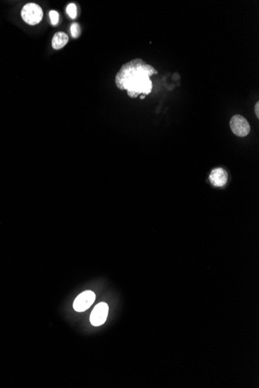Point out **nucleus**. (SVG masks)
<instances>
[{"label":"nucleus","mask_w":259,"mask_h":388,"mask_svg":"<svg viewBox=\"0 0 259 388\" xmlns=\"http://www.w3.org/2000/svg\"><path fill=\"white\" fill-rule=\"evenodd\" d=\"M158 71L143 60L136 58L124 64L116 75V86L120 90H126L131 98L142 94L146 96L152 91L151 77Z\"/></svg>","instance_id":"obj_1"},{"label":"nucleus","mask_w":259,"mask_h":388,"mask_svg":"<svg viewBox=\"0 0 259 388\" xmlns=\"http://www.w3.org/2000/svg\"><path fill=\"white\" fill-rule=\"evenodd\" d=\"M230 128L232 132L240 137H245L251 131L248 120L241 115H235L230 119Z\"/></svg>","instance_id":"obj_3"},{"label":"nucleus","mask_w":259,"mask_h":388,"mask_svg":"<svg viewBox=\"0 0 259 388\" xmlns=\"http://www.w3.org/2000/svg\"><path fill=\"white\" fill-rule=\"evenodd\" d=\"M254 112H255L256 116H257V118L259 117V102L257 101V104H255V107H254Z\"/></svg>","instance_id":"obj_11"},{"label":"nucleus","mask_w":259,"mask_h":388,"mask_svg":"<svg viewBox=\"0 0 259 388\" xmlns=\"http://www.w3.org/2000/svg\"><path fill=\"white\" fill-rule=\"evenodd\" d=\"M67 13L71 19H75L77 16V7L75 4H68L66 9Z\"/></svg>","instance_id":"obj_9"},{"label":"nucleus","mask_w":259,"mask_h":388,"mask_svg":"<svg viewBox=\"0 0 259 388\" xmlns=\"http://www.w3.org/2000/svg\"><path fill=\"white\" fill-rule=\"evenodd\" d=\"M96 299V295L91 291H86L80 294L73 303V308L78 313L86 311L90 308Z\"/></svg>","instance_id":"obj_4"},{"label":"nucleus","mask_w":259,"mask_h":388,"mask_svg":"<svg viewBox=\"0 0 259 388\" xmlns=\"http://www.w3.org/2000/svg\"><path fill=\"white\" fill-rule=\"evenodd\" d=\"M68 42V37L65 33L58 32L54 35L51 45L55 50L63 48Z\"/></svg>","instance_id":"obj_7"},{"label":"nucleus","mask_w":259,"mask_h":388,"mask_svg":"<svg viewBox=\"0 0 259 388\" xmlns=\"http://www.w3.org/2000/svg\"><path fill=\"white\" fill-rule=\"evenodd\" d=\"M109 306L107 303L101 302L93 308L90 316L91 324L94 326L102 325L107 321Z\"/></svg>","instance_id":"obj_5"},{"label":"nucleus","mask_w":259,"mask_h":388,"mask_svg":"<svg viewBox=\"0 0 259 388\" xmlns=\"http://www.w3.org/2000/svg\"><path fill=\"white\" fill-rule=\"evenodd\" d=\"M70 31H71V37L73 38H79L80 34H81V27H80V25L78 23H73L71 25Z\"/></svg>","instance_id":"obj_8"},{"label":"nucleus","mask_w":259,"mask_h":388,"mask_svg":"<svg viewBox=\"0 0 259 388\" xmlns=\"http://www.w3.org/2000/svg\"><path fill=\"white\" fill-rule=\"evenodd\" d=\"M49 16H50V23L53 26H56L59 23V14L57 11L55 10H51L49 13Z\"/></svg>","instance_id":"obj_10"},{"label":"nucleus","mask_w":259,"mask_h":388,"mask_svg":"<svg viewBox=\"0 0 259 388\" xmlns=\"http://www.w3.org/2000/svg\"><path fill=\"white\" fill-rule=\"evenodd\" d=\"M228 179L227 171L223 168H216L210 174V180L215 187H224Z\"/></svg>","instance_id":"obj_6"},{"label":"nucleus","mask_w":259,"mask_h":388,"mask_svg":"<svg viewBox=\"0 0 259 388\" xmlns=\"http://www.w3.org/2000/svg\"><path fill=\"white\" fill-rule=\"evenodd\" d=\"M21 16L25 23L34 26L42 20L43 10L38 4L30 3L22 9Z\"/></svg>","instance_id":"obj_2"}]
</instances>
